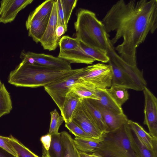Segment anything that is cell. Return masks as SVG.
<instances>
[{"label":"cell","mask_w":157,"mask_h":157,"mask_svg":"<svg viewBox=\"0 0 157 157\" xmlns=\"http://www.w3.org/2000/svg\"><path fill=\"white\" fill-rule=\"evenodd\" d=\"M101 21L107 33L115 32L110 40L112 45L123 39L114 48L121 58L128 65L136 66L137 48L157 28V0L118 1Z\"/></svg>","instance_id":"obj_1"},{"label":"cell","mask_w":157,"mask_h":157,"mask_svg":"<svg viewBox=\"0 0 157 157\" xmlns=\"http://www.w3.org/2000/svg\"><path fill=\"white\" fill-rule=\"evenodd\" d=\"M77 69L62 70L23 61L9 75V83L16 86L36 88L45 86L74 72Z\"/></svg>","instance_id":"obj_2"},{"label":"cell","mask_w":157,"mask_h":157,"mask_svg":"<svg viewBox=\"0 0 157 157\" xmlns=\"http://www.w3.org/2000/svg\"><path fill=\"white\" fill-rule=\"evenodd\" d=\"M76 16L74 23L75 38L89 47L107 53L113 45L101 21L94 13L86 9H80Z\"/></svg>","instance_id":"obj_3"},{"label":"cell","mask_w":157,"mask_h":157,"mask_svg":"<svg viewBox=\"0 0 157 157\" xmlns=\"http://www.w3.org/2000/svg\"><path fill=\"white\" fill-rule=\"evenodd\" d=\"M107 55L109 59L108 64L112 72V85L138 91L143 90L146 87L142 71L137 66L132 67L126 63L115 52L113 46L107 52Z\"/></svg>","instance_id":"obj_4"},{"label":"cell","mask_w":157,"mask_h":157,"mask_svg":"<svg viewBox=\"0 0 157 157\" xmlns=\"http://www.w3.org/2000/svg\"><path fill=\"white\" fill-rule=\"evenodd\" d=\"M128 120L126 117L119 128L104 133L100 146L93 153L102 157H137L128 135Z\"/></svg>","instance_id":"obj_5"},{"label":"cell","mask_w":157,"mask_h":157,"mask_svg":"<svg viewBox=\"0 0 157 157\" xmlns=\"http://www.w3.org/2000/svg\"><path fill=\"white\" fill-rule=\"evenodd\" d=\"M112 72L111 66L103 63L84 67L79 81L95 89L109 88L112 85Z\"/></svg>","instance_id":"obj_6"},{"label":"cell","mask_w":157,"mask_h":157,"mask_svg":"<svg viewBox=\"0 0 157 157\" xmlns=\"http://www.w3.org/2000/svg\"><path fill=\"white\" fill-rule=\"evenodd\" d=\"M84 67L77 69L71 75L44 86V90L51 97L61 111L66 96L73 86L78 82Z\"/></svg>","instance_id":"obj_7"},{"label":"cell","mask_w":157,"mask_h":157,"mask_svg":"<svg viewBox=\"0 0 157 157\" xmlns=\"http://www.w3.org/2000/svg\"><path fill=\"white\" fill-rule=\"evenodd\" d=\"M22 61L33 64L49 67L62 70L72 69L71 63L58 57L44 53L23 50L20 56Z\"/></svg>","instance_id":"obj_8"},{"label":"cell","mask_w":157,"mask_h":157,"mask_svg":"<svg viewBox=\"0 0 157 157\" xmlns=\"http://www.w3.org/2000/svg\"><path fill=\"white\" fill-rule=\"evenodd\" d=\"M143 91L145 102L143 123L147 126L149 134L157 138V99L147 87Z\"/></svg>","instance_id":"obj_9"},{"label":"cell","mask_w":157,"mask_h":157,"mask_svg":"<svg viewBox=\"0 0 157 157\" xmlns=\"http://www.w3.org/2000/svg\"><path fill=\"white\" fill-rule=\"evenodd\" d=\"M57 0H55L45 32L40 42L44 49L49 51L56 48L60 39L56 34L57 25Z\"/></svg>","instance_id":"obj_10"},{"label":"cell","mask_w":157,"mask_h":157,"mask_svg":"<svg viewBox=\"0 0 157 157\" xmlns=\"http://www.w3.org/2000/svg\"><path fill=\"white\" fill-rule=\"evenodd\" d=\"M33 0H2L0 1V23L6 24L15 19L18 13Z\"/></svg>","instance_id":"obj_11"},{"label":"cell","mask_w":157,"mask_h":157,"mask_svg":"<svg viewBox=\"0 0 157 157\" xmlns=\"http://www.w3.org/2000/svg\"><path fill=\"white\" fill-rule=\"evenodd\" d=\"M72 121L92 137L99 138L102 136L103 133L91 119L83 106L81 101Z\"/></svg>","instance_id":"obj_12"},{"label":"cell","mask_w":157,"mask_h":157,"mask_svg":"<svg viewBox=\"0 0 157 157\" xmlns=\"http://www.w3.org/2000/svg\"><path fill=\"white\" fill-rule=\"evenodd\" d=\"M94 100L101 113L107 127L106 132L112 131L119 128L127 117L126 116L124 113H118L98 105Z\"/></svg>","instance_id":"obj_13"},{"label":"cell","mask_w":157,"mask_h":157,"mask_svg":"<svg viewBox=\"0 0 157 157\" xmlns=\"http://www.w3.org/2000/svg\"><path fill=\"white\" fill-rule=\"evenodd\" d=\"M81 102L84 108L99 129L102 133L106 132L107 127L94 100L83 98L81 99Z\"/></svg>","instance_id":"obj_14"},{"label":"cell","mask_w":157,"mask_h":157,"mask_svg":"<svg viewBox=\"0 0 157 157\" xmlns=\"http://www.w3.org/2000/svg\"><path fill=\"white\" fill-rule=\"evenodd\" d=\"M49 18H27L25 22V26L28 31V36L31 37L36 43L40 42L43 36Z\"/></svg>","instance_id":"obj_15"},{"label":"cell","mask_w":157,"mask_h":157,"mask_svg":"<svg viewBox=\"0 0 157 157\" xmlns=\"http://www.w3.org/2000/svg\"><path fill=\"white\" fill-rule=\"evenodd\" d=\"M58 57L67 61L71 64L81 63L91 64L95 61L85 52L81 46L76 50L59 52Z\"/></svg>","instance_id":"obj_16"},{"label":"cell","mask_w":157,"mask_h":157,"mask_svg":"<svg viewBox=\"0 0 157 157\" xmlns=\"http://www.w3.org/2000/svg\"><path fill=\"white\" fill-rule=\"evenodd\" d=\"M81 99L71 91L67 95L63 106L60 111L61 116L65 123L72 120L81 102Z\"/></svg>","instance_id":"obj_17"},{"label":"cell","mask_w":157,"mask_h":157,"mask_svg":"<svg viewBox=\"0 0 157 157\" xmlns=\"http://www.w3.org/2000/svg\"><path fill=\"white\" fill-rule=\"evenodd\" d=\"M128 123L131 130L147 147L157 155V138L152 137L138 123L128 119Z\"/></svg>","instance_id":"obj_18"},{"label":"cell","mask_w":157,"mask_h":157,"mask_svg":"<svg viewBox=\"0 0 157 157\" xmlns=\"http://www.w3.org/2000/svg\"><path fill=\"white\" fill-rule=\"evenodd\" d=\"M128 133L132 148L137 157H157V155L147 147L129 125Z\"/></svg>","instance_id":"obj_19"},{"label":"cell","mask_w":157,"mask_h":157,"mask_svg":"<svg viewBox=\"0 0 157 157\" xmlns=\"http://www.w3.org/2000/svg\"><path fill=\"white\" fill-rule=\"evenodd\" d=\"M98 100H95L99 105L118 113H124L121 107L119 106L105 89H96Z\"/></svg>","instance_id":"obj_20"},{"label":"cell","mask_w":157,"mask_h":157,"mask_svg":"<svg viewBox=\"0 0 157 157\" xmlns=\"http://www.w3.org/2000/svg\"><path fill=\"white\" fill-rule=\"evenodd\" d=\"M73 140L75 145L78 151L90 154L93 153L99 147L102 140V136L99 138L88 139L75 137Z\"/></svg>","instance_id":"obj_21"},{"label":"cell","mask_w":157,"mask_h":157,"mask_svg":"<svg viewBox=\"0 0 157 157\" xmlns=\"http://www.w3.org/2000/svg\"><path fill=\"white\" fill-rule=\"evenodd\" d=\"M63 150V157H80L79 151L75 147L74 139L66 131L60 132Z\"/></svg>","instance_id":"obj_22"},{"label":"cell","mask_w":157,"mask_h":157,"mask_svg":"<svg viewBox=\"0 0 157 157\" xmlns=\"http://www.w3.org/2000/svg\"><path fill=\"white\" fill-rule=\"evenodd\" d=\"M54 0L45 1L37 7L29 15L28 18H49L53 8Z\"/></svg>","instance_id":"obj_23"},{"label":"cell","mask_w":157,"mask_h":157,"mask_svg":"<svg viewBox=\"0 0 157 157\" xmlns=\"http://www.w3.org/2000/svg\"><path fill=\"white\" fill-rule=\"evenodd\" d=\"M96 89L79 81L73 86L71 91L76 94L81 99L98 100L99 99L96 94Z\"/></svg>","instance_id":"obj_24"},{"label":"cell","mask_w":157,"mask_h":157,"mask_svg":"<svg viewBox=\"0 0 157 157\" xmlns=\"http://www.w3.org/2000/svg\"><path fill=\"white\" fill-rule=\"evenodd\" d=\"M106 90L116 102L120 106L129 99V95L127 89L119 86L112 85Z\"/></svg>","instance_id":"obj_25"},{"label":"cell","mask_w":157,"mask_h":157,"mask_svg":"<svg viewBox=\"0 0 157 157\" xmlns=\"http://www.w3.org/2000/svg\"><path fill=\"white\" fill-rule=\"evenodd\" d=\"M12 108L10 94L3 83L0 88V118L9 114Z\"/></svg>","instance_id":"obj_26"},{"label":"cell","mask_w":157,"mask_h":157,"mask_svg":"<svg viewBox=\"0 0 157 157\" xmlns=\"http://www.w3.org/2000/svg\"><path fill=\"white\" fill-rule=\"evenodd\" d=\"M7 139L9 143L16 152L17 157H40L12 135L7 137Z\"/></svg>","instance_id":"obj_27"},{"label":"cell","mask_w":157,"mask_h":157,"mask_svg":"<svg viewBox=\"0 0 157 157\" xmlns=\"http://www.w3.org/2000/svg\"><path fill=\"white\" fill-rule=\"evenodd\" d=\"M52 135V141L49 150L51 157H63V150L60 132Z\"/></svg>","instance_id":"obj_28"},{"label":"cell","mask_w":157,"mask_h":157,"mask_svg":"<svg viewBox=\"0 0 157 157\" xmlns=\"http://www.w3.org/2000/svg\"><path fill=\"white\" fill-rule=\"evenodd\" d=\"M80 42L81 48L88 55L95 61H98L103 63H108L109 58L106 52L98 49L89 47Z\"/></svg>","instance_id":"obj_29"},{"label":"cell","mask_w":157,"mask_h":157,"mask_svg":"<svg viewBox=\"0 0 157 157\" xmlns=\"http://www.w3.org/2000/svg\"><path fill=\"white\" fill-rule=\"evenodd\" d=\"M59 52L76 50L80 46V42L76 38H72L68 36L61 37L59 42Z\"/></svg>","instance_id":"obj_30"},{"label":"cell","mask_w":157,"mask_h":157,"mask_svg":"<svg viewBox=\"0 0 157 157\" xmlns=\"http://www.w3.org/2000/svg\"><path fill=\"white\" fill-rule=\"evenodd\" d=\"M51 121L48 133L52 135L58 133L59 129L64 121L63 117L60 116L56 109L50 112Z\"/></svg>","instance_id":"obj_31"},{"label":"cell","mask_w":157,"mask_h":157,"mask_svg":"<svg viewBox=\"0 0 157 157\" xmlns=\"http://www.w3.org/2000/svg\"><path fill=\"white\" fill-rule=\"evenodd\" d=\"M65 126L75 137L82 139H88L94 138L86 133L79 126L71 121L65 123Z\"/></svg>","instance_id":"obj_32"},{"label":"cell","mask_w":157,"mask_h":157,"mask_svg":"<svg viewBox=\"0 0 157 157\" xmlns=\"http://www.w3.org/2000/svg\"><path fill=\"white\" fill-rule=\"evenodd\" d=\"M65 24L67 26L71 14L76 6L77 0H61Z\"/></svg>","instance_id":"obj_33"},{"label":"cell","mask_w":157,"mask_h":157,"mask_svg":"<svg viewBox=\"0 0 157 157\" xmlns=\"http://www.w3.org/2000/svg\"><path fill=\"white\" fill-rule=\"evenodd\" d=\"M0 147L12 155L17 157L16 152L9 143L7 137L0 136Z\"/></svg>","instance_id":"obj_34"},{"label":"cell","mask_w":157,"mask_h":157,"mask_svg":"<svg viewBox=\"0 0 157 157\" xmlns=\"http://www.w3.org/2000/svg\"><path fill=\"white\" fill-rule=\"evenodd\" d=\"M57 26L61 25L67 30V26L65 24L61 0H57Z\"/></svg>","instance_id":"obj_35"},{"label":"cell","mask_w":157,"mask_h":157,"mask_svg":"<svg viewBox=\"0 0 157 157\" xmlns=\"http://www.w3.org/2000/svg\"><path fill=\"white\" fill-rule=\"evenodd\" d=\"M40 141L42 144L43 150L48 151L50 149L52 141V135L48 133L42 136Z\"/></svg>","instance_id":"obj_36"},{"label":"cell","mask_w":157,"mask_h":157,"mask_svg":"<svg viewBox=\"0 0 157 157\" xmlns=\"http://www.w3.org/2000/svg\"><path fill=\"white\" fill-rule=\"evenodd\" d=\"M67 30L62 25L57 26L56 29V34L58 38H60L61 36L64 34Z\"/></svg>","instance_id":"obj_37"},{"label":"cell","mask_w":157,"mask_h":157,"mask_svg":"<svg viewBox=\"0 0 157 157\" xmlns=\"http://www.w3.org/2000/svg\"><path fill=\"white\" fill-rule=\"evenodd\" d=\"M80 157H102V156L94 153L88 154L79 151Z\"/></svg>","instance_id":"obj_38"},{"label":"cell","mask_w":157,"mask_h":157,"mask_svg":"<svg viewBox=\"0 0 157 157\" xmlns=\"http://www.w3.org/2000/svg\"><path fill=\"white\" fill-rule=\"evenodd\" d=\"M0 157H16L0 147Z\"/></svg>","instance_id":"obj_39"},{"label":"cell","mask_w":157,"mask_h":157,"mask_svg":"<svg viewBox=\"0 0 157 157\" xmlns=\"http://www.w3.org/2000/svg\"><path fill=\"white\" fill-rule=\"evenodd\" d=\"M42 157H51L49 155V151L43 150Z\"/></svg>","instance_id":"obj_40"},{"label":"cell","mask_w":157,"mask_h":157,"mask_svg":"<svg viewBox=\"0 0 157 157\" xmlns=\"http://www.w3.org/2000/svg\"><path fill=\"white\" fill-rule=\"evenodd\" d=\"M2 83L1 81L0 80V88H1L2 87Z\"/></svg>","instance_id":"obj_41"}]
</instances>
